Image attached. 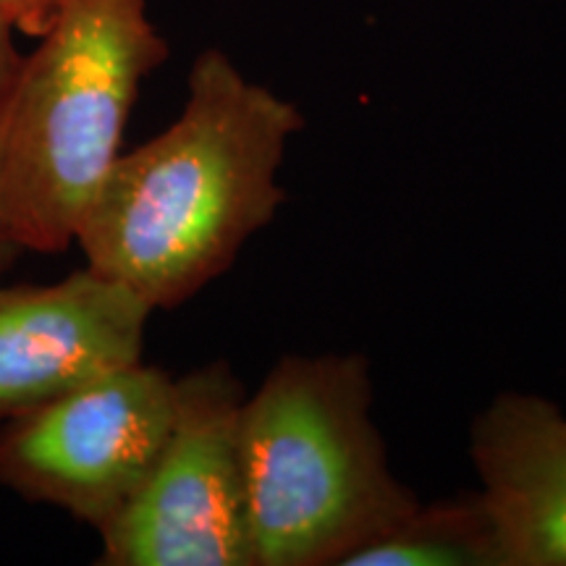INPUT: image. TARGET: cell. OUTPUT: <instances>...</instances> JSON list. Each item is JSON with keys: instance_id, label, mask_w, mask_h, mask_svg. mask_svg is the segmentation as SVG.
I'll list each match as a JSON object with an SVG mask.
<instances>
[{"instance_id": "6da1fadb", "label": "cell", "mask_w": 566, "mask_h": 566, "mask_svg": "<svg viewBox=\"0 0 566 566\" xmlns=\"http://www.w3.org/2000/svg\"><path fill=\"white\" fill-rule=\"evenodd\" d=\"M302 129L292 101L247 80L218 48L202 51L179 118L118 155L84 208L74 242L87 268L153 313L181 307L279 216L281 166Z\"/></svg>"}, {"instance_id": "8992f818", "label": "cell", "mask_w": 566, "mask_h": 566, "mask_svg": "<svg viewBox=\"0 0 566 566\" xmlns=\"http://www.w3.org/2000/svg\"><path fill=\"white\" fill-rule=\"evenodd\" d=\"M150 315L87 265L55 283H0V422L142 363Z\"/></svg>"}, {"instance_id": "30bf717a", "label": "cell", "mask_w": 566, "mask_h": 566, "mask_svg": "<svg viewBox=\"0 0 566 566\" xmlns=\"http://www.w3.org/2000/svg\"><path fill=\"white\" fill-rule=\"evenodd\" d=\"M19 63H21V53L17 42H13L11 24L0 17V97H3L6 90L11 87Z\"/></svg>"}, {"instance_id": "277c9868", "label": "cell", "mask_w": 566, "mask_h": 566, "mask_svg": "<svg viewBox=\"0 0 566 566\" xmlns=\"http://www.w3.org/2000/svg\"><path fill=\"white\" fill-rule=\"evenodd\" d=\"M247 391L229 363L176 378L168 441L101 530L103 566H258L242 462Z\"/></svg>"}, {"instance_id": "5b68a950", "label": "cell", "mask_w": 566, "mask_h": 566, "mask_svg": "<svg viewBox=\"0 0 566 566\" xmlns=\"http://www.w3.org/2000/svg\"><path fill=\"white\" fill-rule=\"evenodd\" d=\"M176 378L129 365L0 422V488L95 527L145 485L168 441Z\"/></svg>"}, {"instance_id": "7a4b0ae2", "label": "cell", "mask_w": 566, "mask_h": 566, "mask_svg": "<svg viewBox=\"0 0 566 566\" xmlns=\"http://www.w3.org/2000/svg\"><path fill=\"white\" fill-rule=\"evenodd\" d=\"M258 566H344L420 504L373 420L365 354H286L242 407Z\"/></svg>"}, {"instance_id": "9c48e42d", "label": "cell", "mask_w": 566, "mask_h": 566, "mask_svg": "<svg viewBox=\"0 0 566 566\" xmlns=\"http://www.w3.org/2000/svg\"><path fill=\"white\" fill-rule=\"evenodd\" d=\"M63 0H0V17L11 24L13 32L30 38H42L59 17Z\"/></svg>"}, {"instance_id": "8fae6325", "label": "cell", "mask_w": 566, "mask_h": 566, "mask_svg": "<svg viewBox=\"0 0 566 566\" xmlns=\"http://www.w3.org/2000/svg\"><path fill=\"white\" fill-rule=\"evenodd\" d=\"M24 252H27L24 247H21L17 239H13L9 226H6L3 218H0V279H3V275L19 263V258Z\"/></svg>"}, {"instance_id": "ba28073f", "label": "cell", "mask_w": 566, "mask_h": 566, "mask_svg": "<svg viewBox=\"0 0 566 566\" xmlns=\"http://www.w3.org/2000/svg\"><path fill=\"white\" fill-rule=\"evenodd\" d=\"M344 566H499L491 516L478 491L417 504Z\"/></svg>"}, {"instance_id": "3957f363", "label": "cell", "mask_w": 566, "mask_h": 566, "mask_svg": "<svg viewBox=\"0 0 566 566\" xmlns=\"http://www.w3.org/2000/svg\"><path fill=\"white\" fill-rule=\"evenodd\" d=\"M153 0H63L0 97V218L30 252H63L122 155L139 87L171 55Z\"/></svg>"}, {"instance_id": "52a82bcc", "label": "cell", "mask_w": 566, "mask_h": 566, "mask_svg": "<svg viewBox=\"0 0 566 566\" xmlns=\"http://www.w3.org/2000/svg\"><path fill=\"white\" fill-rule=\"evenodd\" d=\"M470 459L499 566H566V415L541 394H495L470 424Z\"/></svg>"}]
</instances>
